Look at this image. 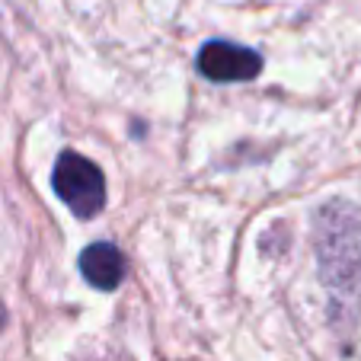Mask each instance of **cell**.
I'll return each mask as SVG.
<instances>
[{"instance_id":"1","label":"cell","mask_w":361,"mask_h":361,"mask_svg":"<svg viewBox=\"0 0 361 361\" xmlns=\"http://www.w3.org/2000/svg\"><path fill=\"white\" fill-rule=\"evenodd\" d=\"M51 189L77 218H96L106 208V176L90 157L77 150H61L51 170Z\"/></svg>"},{"instance_id":"2","label":"cell","mask_w":361,"mask_h":361,"mask_svg":"<svg viewBox=\"0 0 361 361\" xmlns=\"http://www.w3.org/2000/svg\"><path fill=\"white\" fill-rule=\"evenodd\" d=\"M198 74L212 83H243L262 74V55L233 42H204L198 51Z\"/></svg>"},{"instance_id":"3","label":"cell","mask_w":361,"mask_h":361,"mask_svg":"<svg viewBox=\"0 0 361 361\" xmlns=\"http://www.w3.org/2000/svg\"><path fill=\"white\" fill-rule=\"evenodd\" d=\"M80 275L96 291H116L125 279V256L116 243H90L80 252Z\"/></svg>"},{"instance_id":"4","label":"cell","mask_w":361,"mask_h":361,"mask_svg":"<svg viewBox=\"0 0 361 361\" xmlns=\"http://www.w3.org/2000/svg\"><path fill=\"white\" fill-rule=\"evenodd\" d=\"M7 326V310H4V304H0V329Z\"/></svg>"}]
</instances>
